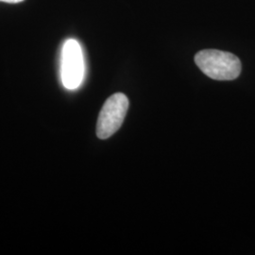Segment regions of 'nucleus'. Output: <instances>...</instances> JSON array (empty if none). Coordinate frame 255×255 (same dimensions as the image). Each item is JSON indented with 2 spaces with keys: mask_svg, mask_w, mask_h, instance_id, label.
Masks as SVG:
<instances>
[{
  "mask_svg": "<svg viewBox=\"0 0 255 255\" xmlns=\"http://www.w3.org/2000/svg\"><path fill=\"white\" fill-rule=\"evenodd\" d=\"M195 63L213 80L233 81L241 73V62L236 55L217 49H204L195 56Z\"/></svg>",
  "mask_w": 255,
  "mask_h": 255,
  "instance_id": "1",
  "label": "nucleus"
},
{
  "mask_svg": "<svg viewBox=\"0 0 255 255\" xmlns=\"http://www.w3.org/2000/svg\"><path fill=\"white\" fill-rule=\"evenodd\" d=\"M128 109V100L122 93L111 96L101 109L98 123L97 135L100 139H107L115 134L122 126Z\"/></svg>",
  "mask_w": 255,
  "mask_h": 255,
  "instance_id": "2",
  "label": "nucleus"
},
{
  "mask_svg": "<svg viewBox=\"0 0 255 255\" xmlns=\"http://www.w3.org/2000/svg\"><path fill=\"white\" fill-rule=\"evenodd\" d=\"M0 1H3V2H6V3H11V4H13V3H20V2H22V1H24V0H0Z\"/></svg>",
  "mask_w": 255,
  "mask_h": 255,
  "instance_id": "4",
  "label": "nucleus"
},
{
  "mask_svg": "<svg viewBox=\"0 0 255 255\" xmlns=\"http://www.w3.org/2000/svg\"><path fill=\"white\" fill-rule=\"evenodd\" d=\"M62 82L69 90L77 89L84 76V61L79 42L69 39L64 43L62 52Z\"/></svg>",
  "mask_w": 255,
  "mask_h": 255,
  "instance_id": "3",
  "label": "nucleus"
}]
</instances>
